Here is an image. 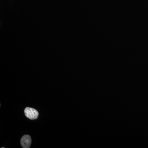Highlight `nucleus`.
Returning a JSON list of instances; mask_svg holds the SVG:
<instances>
[{"label":"nucleus","mask_w":148,"mask_h":148,"mask_svg":"<svg viewBox=\"0 0 148 148\" xmlns=\"http://www.w3.org/2000/svg\"><path fill=\"white\" fill-rule=\"evenodd\" d=\"M24 114L28 119L31 120L37 119L39 113L36 110L32 108L27 107L24 110Z\"/></svg>","instance_id":"f257e3e1"},{"label":"nucleus","mask_w":148,"mask_h":148,"mask_svg":"<svg viewBox=\"0 0 148 148\" xmlns=\"http://www.w3.org/2000/svg\"><path fill=\"white\" fill-rule=\"evenodd\" d=\"M32 138L29 135H25L22 137L21 140V147L24 148H29L32 144Z\"/></svg>","instance_id":"f03ea898"}]
</instances>
